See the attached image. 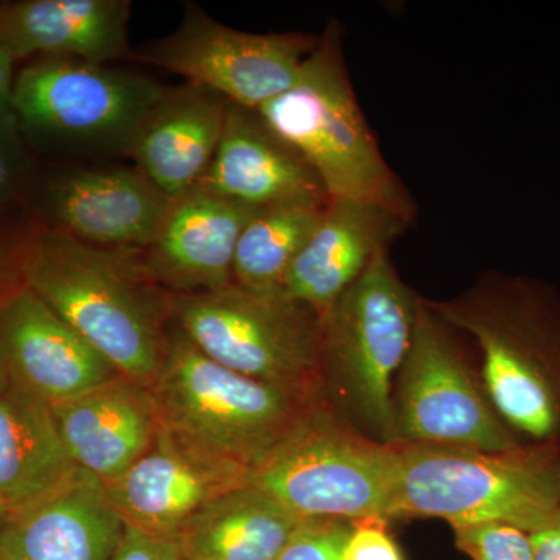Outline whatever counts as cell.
<instances>
[{
    "label": "cell",
    "instance_id": "4dcf8cb0",
    "mask_svg": "<svg viewBox=\"0 0 560 560\" xmlns=\"http://www.w3.org/2000/svg\"><path fill=\"white\" fill-rule=\"evenodd\" d=\"M16 156L9 140L0 132V202L7 200L16 186Z\"/></svg>",
    "mask_w": 560,
    "mask_h": 560
},
{
    "label": "cell",
    "instance_id": "9c48e42d",
    "mask_svg": "<svg viewBox=\"0 0 560 560\" xmlns=\"http://www.w3.org/2000/svg\"><path fill=\"white\" fill-rule=\"evenodd\" d=\"M396 444L503 452L521 441L490 404L459 331L420 300L415 334L393 394Z\"/></svg>",
    "mask_w": 560,
    "mask_h": 560
},
{
    "label": "cell",
    "instance_id": "4fadbf2b",
    "mask_svg": "<svg viewBox=\"0 0 560 560\" xmlns=\"http://www.w3.org/2000/svg\"><path fill=\"white\" fill-rule=\"evenodd\" d=\"M257 210L195 187L172 201L156 237L140 250L143 268L172 294L226 289L242 232Z\"/></svg>",
    "mask_w": 560,
    "mask_h": 560
},
{
    "label": "cell",
    "instance_id": "7402d4cb",
    "mask_svg": "<svg viewBox=\"0 0 560 560\" xmlns=\"http://www.w3.org/2000/svg\"><path fill=\"white\" fill-rule=\"evenodd\" d=\"M77 469L50 405L7 383L0 390V497L10 515L49 497Z\"/></svg>",
    "mask_w": 560,
    "mask_h": 560
},
{
    "label": "cell",
    "instance_id": "7c38bea8",
    "mask_svg": "<svg viewBox=\"0 0 560 560\" xmlns=\"http://www.w3.org/2000/svg\"><path fill=\"white\" fill-rule=\"evenodd\" d=\"M0 368L10 383L50 407L120 375L27 287L0 301Z\"/></svg>",
    "mask_w": 560,
    "mask_h": 560
},
{
    "label": "cell",
    "instance_id": "4316f807",
    "mask_svg": "<svg viewBox=\"0 0 560 560\" xmlns=\"http://www.w3.org/2000/svg\"><path fill=\"white\" fill-rule=\"evenodd\" d=\"M388 522L382 517L353 522L342 560H405Z\"/></svg>",
    "mask_w": 560,
    "mask_h": 560
},
{
    "label": "cell",
    "instance_id": "3957f363",
    "mask_svg": "<svg viewBox=\"0 0 560 560\" xmlns=\"http://www.w3.org/2000/svg\"><path fill=\"white\" fill-rule=\"evenodd\" d=\"M279 138L311 165L329 200L374 202L415 223L416 202L389 167L357 101L331 20L289 91L257 109Z\"/></svg>",
    "mask_w": 560,
    "mask_h": 560
},
{
    "label": "cell",
    "instance_id": "44dd1931",
    "mask_svg": "<svg viewBox=\"0 0 560 560\" xmlns=\"http://www.w3.org/2000/svg\"><path fill=\"white\" fill-rule=\"evenodd\" d=\"M51 411L75 466L106 485L149 451L161 429L150 389L121 375Z\"/></svg>",
    "mask_w": 560,
    "mask_h": 560
},
{
    "label": "cell",
    "instance_id": "6da1fadb",
    "mask_svg": "<svg viewBox=\"0 0 560 560\" xmlns=\"http://www.w3.org/2000/svg\"><path fill=\"white\" fill-rule=\"evenodd\" d=\"M431 311L477 345L480 377L504 425L525 445L560 451V290L534 276L481 272Z\"/></svg>",
    "mask_w": 560,
    "mask_h": 560
},
{
    "label": "cell",
    "instance_id": "30bf717a",
    "mask_svg": "<svg viewBox=\"0 0 560 560\" xmlns=\"http://www.w3.org/2000/svg\"><path fill=\"white\" fill-rule=\"evenodd\" d=\"M167 86L110 65L43 58L14 80L22 127L83 153L127 156L132 138Z\"/></svg>",
    "mask_w": 560,
    "mask_h": 560
},
{
    "label": "cell",
    "instance_id": "5bb4252c",
    "mask_svg": "<svg viewBox=\"0 0 560 560\" xmlns=\"http://www.w3.org/2000/svg\"><path fill=\"white\" fill-rule=\"evenodd\" d=\"M249 478L248 471L202 455L161 425L149 451L108 489L127 525L176 537L209 501Z\"/></svg>",
    "mask_w": 560,
    "mask_h": 560
},
{
    "label": "cell",
    "instance_id": "9a60e30c",
    "mask_svg": "<svg viewBox=\"0 0 560 560\" xmlns=\"http://www.w3.org/2000/svg\"><path fill=\"white\" fill-rule=\"evenodd\" d=\"M172 201L136 167H94L55 180L47 208L55 231L75 241L143 250L160 232Z\"/></svg>",
    "mask_w": 560,
    "mask_h": 560
},
{
    "label": "cell",
    "instance_id": "83f0119b",
    "mask_svg": "<svg viewBox=\"0 0 560 560\" xmlns=\"http://www.w3.org/2000/svg\"><path fill=\"white\" fill-rule=\"evenodd\" d=\"M114 560H184V556L175 536L127 525Z\"/></svg>",
    "mask_w": 560,
    "mask_h": 560
},
{
    "label": "cell",
    "instance_id": "ba28073f",
    "mask_svg": "<svg viewBox=\"0 0 560 560\" xmlns=\"http://www.w3.org/2000/svg\"><path fill=\"white\" fill-rule=\"evenodd\" d=\"M172 323L228 370L320 399V315L282 289L172 294Z\"/></svg>",
    "mask_w": 560,
    "mask_h": 560
},
{
    "label": "cell",
    "instance_id": "7a4b0ae2",
    "mask_svg": "<svg viewBox=\"0 0 560 560\" xmlns=\"http://www.w3.org/2000/svg\"><path fill=\"white\" fill-rule=\"evenodd\" d=\"M24 287L116 368L150 388L164 359L172 293L143 268L140 250L97 248L51 230L21 259Z\"/></svg>",
    "mask_w": 560,
    "mask_h": 560
},
{
    "label": "cell",
    "instance_id": "cb8c5ba5",
    "mask_svg": "<svg viewBox=\"0 0 560 560\" xmlns=\"http://www.w3.org/2000/svg\"><path fill=\"white\" fill-rule=\"evenodd\" d=\"M327 205L290 202L257 210L235 250L234 282L248 289H280Z\"/></svg>",
    "mask_w": 560,
    "mask_h": 560
},
{
    "label": "cell",
    "instance_id": "e0dca14e",
    "mask_svg": "<svg viewBox=\"0 0 560 560\" xmlns=\"http://www.w3.org/2000/svg\"><path fill=\"white\" fill-rule=\"evenodd\" d=\"M197 187L257 209L330 201L298 151L279 138L256 109L234 103L228 109L219 150Z\"/></svg>",
    "mask_w": 560,
    "mask_h": 560
},
{
    "label": "cell",
    "instance_id": "603a6c76",
    "mask_svg": "<svg viewBox=\"0 0 560 560\" xmlns=\"http://www.w3.org/2000/svg\"><path fill=\"white\" fill-rule=\"evenodd\" d=\"M301 521L246 482L209 501L176 539L184 560H276Z\"/></svg>",
    "mask_w": 560,
    "mask_h": 560
},
{
    "label": "cell",
    "instance_id": "d6a6232c",
    "mask_svg": "<svg viewBox=\"0 0 560 560\" xmlns=\"http://www.w3.org/2000/svg\"><path fill=\"white\" fill-rule=\"evenodd\" d=\"M7 383H9V378H7L5 372H3L2 368H0V390L5 388Z\"/></svg>",
    "mask_w": 560,
    "mask_h": 560
},
{
    "label": "cell",
    "instance_id": "d4e9b609",
    "mask_svg": "<svg viewBox=\"0 0 560 560\" xmlns=\"http://www.w3.org/2000/svg\"><path fill=\"white\" fill-rule=\"evenodd\" d=\"M456 548L471 560H536L529 534L508 523L453 529Z\"/></svg>",
    "mask_w": 560,
    "mask_h": 560
},
{
    "label": "cell",
    "instance_id": "5b68a950",
    "mask_svg": "<svg viewBox=\"0 0 560 560\" xmlns=\"http://www.w3.org/2000/svg\"><path fill=\"white\" fill-rule=\"evenodd\" d=\"M161 425L209 458L253 474L293 429L312 397L228 370L171 324L150 386Z\"/></svg>",
    "mask_w": 560,
    "mask_h": 560
},
{
    "label": "cell",
    "instance_id": "ac0fdd59",
    "mask_svg": "<svg viewBox=\"0 0 560 560\" xmlns=\"http://www.w3.org/2000/svg\"><path fill=\"white\" fill-rule=\"evenodd\" d=\"M411 226L374 202L331 200L280 289L323 315Z\"/></svg>",
    "mask_w": 560,
    "mask_h": 560
},
{
    "label": "cell",
    "instance_id": "8fae6325",
    "mask_svg": "<svg viewBox=\"0 0 560 560\" xmlns=\"http://www.w3.org/2000/svg\"><path fill=\"white\" fill-rule=\"evenodd\" d=\"M318 43L319 35L308 33L237 31L187 2L176 31L132 54V60L257 110L293 86Z\"/></svg>",
    "mask_w": 560,
    "mask_h": 560
},
{
    "label": "cell",
    "instance_id": "d6986e66",
    "mask_svg": "<svg viewBox=\"0 0 560 560\" xmlns=\"http://www.w3.org/2000/svg\"><path fill=\"white\" fill-rule=\"evenodd\" d=\"M230 105L198 84L167 88L132 138L127 158L165 197L179 198L209 171Z\"/></svg>",
    "mask_w": 560,
    "mask_h": 560
},
{
    "label": "cell",
    "instance_id": "1f68e13d",
    "mask_svg": "<svg viewBox=\"0 0 560 560\" xmlns=\"http://www.w3.org/2000/svg\"><path fill=\"white\" fill-rule=\"evenodd\" d=\"M9 508H7L5 501L0 497V529H2V526L5 525L7 521H9Z\"/></svg>",
    "mask_w": 560,
    "mask_h": 560
},
{
    "label": "cell",
    "instance_id": "f1b7e54d",
    "mask_svg": "<svg viewBox=\"0 0 560 560\" xmlns=\"http://www.w3.org/2000/svg\"><path fill=\"white\" fill-rule=\"evenodd\" d=\"M528 534L536 560H560V506Z\"/></svg>",
    "mask_w": 560,
    "mask_h": 560
},
{
    "label": "cell",
    "instance_id": "f546056e",
    "mask_svg": "<svg viewBox=\"0 0 560 560\" xmlns=\"http://www.w3.org/2000/svg\"><path fill=\"white\" fill-rule=\"evenodd\" d=\"M13 58L5 47L0 44V121L5 124H14L13 116V90H14V77H13Z\"/></svg>",
    "mask_w": 560,
    "mask_h": 560
},
{
    "label": "cell",
    "instance_id": "ffe728a7",
    "mask_svg": "<svg viewBox=\"0 0 560 560\" xmlns=\"http://www.w3.org/2000/svg\"><path fill=\"white\" fill-rule=\"evenodd\" d=\"M130 0H25L0 5V44L14 61L44 58L110 65L132 58Z\"/></svg>",
    "mask_w": 560,
    "mask_h": 560
},
{
    "label": "cell",
    "instance_id": "52a82bcc",
    "mask_svg": "<svg viewBox=\"0 0 560 560\" xmlns=\"http://www.w3.org/2000/svg\"><path fill=\"white\" fill-rule=\"evenodd\" d=\"M397 466L399 445L371 440L319 399L249 482L300 518L389 521Z\"/></svg>",
    "mask_w": 560,
    "mask_h": 560
},
{
    "label": "cell",
    "instance_id": "2e32d148",
    "mask_svg": "<svg viewBox=\"0 0 560 560\" xmlns=\"http://www.w3.org/2000/svg\"><path fill=\"white\" fill-rule=\"evenodd\" d=\"M127 523L108 485L83 469L0 529V560H114Z\"/></svg>",
    "mask_w": 560,
    "mask_h": 560
},
{
    "label": "cell",
    "instance_id": "8992f818",
    "mask_svg": "<svg viewBox=\"0 0 560 560\" xmlns=\"http://www.w3.org/2000/svg\"><path fill=\"white\" fill-rule=\"evenodd\" d=\"M399 445L388 518H440L452 529L508 523L526 533L560 506V451L486 452Z\"/></svg>",
    "mask_w": 560,
    "mask_h": 560
},
{
    "label": "cell",
    "instance_id": "277c9868",
    "mask_svg": "<svg viewBox=\"0 0 560 560\" xmlns=\"http://www.w3.org/2000/svg\"><path fill=\"white\" fill-rule=\"evenodd\" d=\"M420 300L382 250L320 315V400L382 444H396L394 385Z\"/></svg>",
    "mask_w": 560,
    "mask_h": 560
},
{
    "label": "cell",
    "instance_id": "836d02e7",
    "mask_svg": "<svg viewBox=\"0 0 560 560\" xmlns=\"http://www.w3.org/2000/svg\"><path fill=\"white\" fill-rule=\"evenodd\" d=\"M2 279H3V268H2V264H0V283H2Z\"/></svg>",
    "mask_w": 560,
    "mask_h": 560
},
{
    "label": "cell",
    "instance_id": "484cf974",
    "mask_svg": "<svg viewBox=\"0 0 560 560\" xmlns=\"http://www.w3.org/2000/svg\"><path fill=\"white\" fill-rule=\"evenodd\" d=\"M353 522L302 518L276 560H342Z\"/></svg>",
    "mask_w": 560,
    "mask_h": 560
}]
</instances>
